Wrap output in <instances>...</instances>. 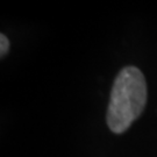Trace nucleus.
I'll list each match as a JSON object with an SVG mask.
<instances>
[{"mask_svg": "<svg viewBox=\"0 0 157 157\" xmlns=\"http://www.w3.org/2000/svg\"><path fill=\"white\" fill-rule=\"evenodd\" d=\"M10 50V41L4 34L0 35V55L1 57L5 56Z\"/></svg>", "mask_w": 157, "mask_h": 157, "instance_id": "nucleus-2", "label": "nucleus"}, {"mask_svg": "<svg viewBox=\"0 0 157 157\" xmlns=\"http://www.w3.org/2000/svg\"><path fill=\"white\" fill-rule=\"evenodd\" d=\"M147 104V83L135 67H124L113 83L107 108V126L115 134H122L140 117Z\"/></svg>", "mask_w": 157, "mask_h": 157, "instance_id": "nucleus-1", "label": "nucleus"}]
</instances>
